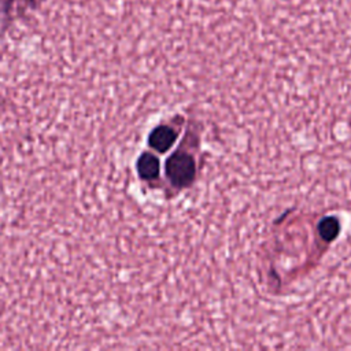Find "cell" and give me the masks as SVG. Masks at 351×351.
Returning <instances> with one entry per match:
<instances>
[{"instance_id": "obj_1", "label": "cell", "mask_w": 351, "mask_h": 351, "mask_svg": "<svg viewBox=\"0 0 351 351\" xmlns=\"http://www.w3.org/2000/svg\"><path fill=\"white\" fill-rule=\"evenodd\" d=\"M165 169L167 178L176 186H188L192 184L196 174L193 158L189 154L181 151L170 155V158L166 160Z\"/></svg>"}, {"instance_id": "obj_2", "label": "cell", "mask_w": 351, "mask_h": 351, "mask_svg": "<svg viewBox=\"0 0 351 351\" xmlns=\"http://www.w3.org/2000/svg\"><path fill=\"white\" fill-rule=\"evenodd\" d=\"M176 140H177V133L171 128L166 125H160L151 132L148 137V144L155 151L163 154L170 149V147L176 143Z\"/></svg>"}, {"instance_id": "obj_3", "label": "cell", "mask_w": 351, "mask_h": 351, "mask_svg": "<svg viewBox=\"0 0 351 351\" xmlns=\"http://www.w3.org/2000/svg\"><path fill=\"white\" fill-rule=\"evenodd\" d=\"M137 171L144 180H154L159 174V160L155 155L144 152L137 160Z\"/></svg>"}, {"instance_id": "obj_4", "label": "cell", "mask_w": 351, "mask_h": 351, "mask_svg": "<svg viewBox=\"0 0 351 351\" xmlns=\"http://www.w3.org/2000/svg\"><path fill=\"white\" fill-rule=\"evenodd\" d=\"M340 222L335 217H325L318 223V233L325 241H332L339 236Z\"/></svg>"}]
</instances>
